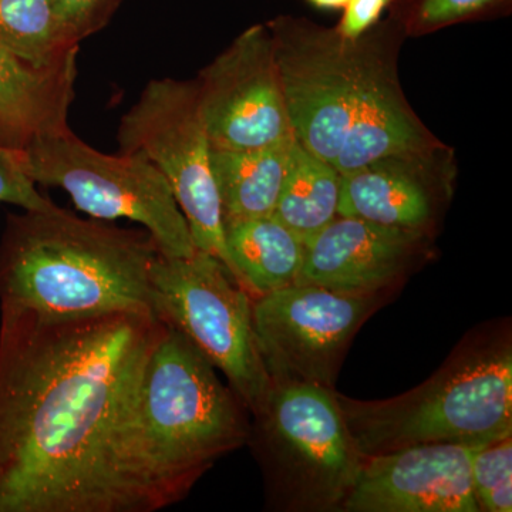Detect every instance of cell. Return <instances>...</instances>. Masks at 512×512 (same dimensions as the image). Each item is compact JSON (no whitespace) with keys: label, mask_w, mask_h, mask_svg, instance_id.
<instances>
[{"label":"cell","mask_w":512,"mask_h":512,"mask_svg":"<svg viewBox=\"0 0 512 512\" xmlns=\"http://www.w3.org/2000/svg\"><path fill=\"white\" fill-rule=\"evenodd\" d=\"M431 235L336 217L305 242L296 284L350 295H377L429 252Z\"/></svg>","instance_id":"5bb4252c"},{"label":"cell","mask_w":512,"mask_h":512,"mask_svg":"<svg viewBox=\"0 0 512 512\" xmlns=\"http://www.w3.org/2000/svg\"><path fill=\"white\" fill-rule=\"evenodd\" d=\"M377 301L302 284L252 299L256 346L271 383L333 389L350 340Z\"/></svg>","instance_id":"30bf717a"},{"label":"cell","mask_w":512,"mask_h":512,"mask_svg":"<svg viewBox=\"0 0 512 512\" xmlns=\"http://www.w3.org/2000/svg\"><path fill=\"white\" fill-rule=\"evenodd\" d=\"M154 315L180 332L217 370L251 414L271 389L252 323V298L207 252L157 255L151 268Z\"/></svg>","instance_id":"52a82bcc"},{"label":"cell","mask_w":512,"mask_h":512,"mask_svg":"<svg viewBox=\"0 0 512 512\" xmlns=\"http://www.w3.org/2000/svg\"><path fill=\"white\" fill-rule=\"evenodd\" d=\"M293 140L252 150L212 148L224 224L274 214Z\"/></svg>","instance_id":"e0dca14e"},{"label":"cell","mask_w":512,"mask_h":512,"mask_svg":"<svg viewBox=\"0 0 512 512\" xmlns=\"http://www.w3.org/2000/svg\"><path fill=\"white\" fill-rule=\"evenodd\" d=\"M466 444H416L363 458L342 511L478 512Z\"/></svg>","instance_id":"4fadbf2b"},{"label":"cell","mask_w":512,"mask_h":512,"mask_svg":"<svg viewBox=\"0 0 512 512\" xmlns=\"http://www.w3.org/2000/svg\"><path fill=\"white\" fill-rule=\"evenodd\" d=\"M266 26L293 137L340 175L441 143L400 86L397 56L406 35L393 15L357 39L296 16L281 15Z\"/></svg>","instance_id":"7a4b0ae2"},{"label":"cell","mask_w":512,"mask_h":512,"mask_svg":"<svg viewBox=\"0 0 512 512\" xmlns=\"http://www.w3.org/2000/svg\"><path fill=\"white\" fill-rule=\"evenodd\" d=\"M0 204L18 205L26 211H40L52 207V201L37 191L29 177L25 150H16L0 144Z\"/></svg>","instance_id":"7402d4cb"},{"label":"cell","mask_w":512,"mask_h":512,"mask_svg":"<svg viewBox=\"0 0 512 512\" xmlns=\"http://www.w3.org/2000/svg\"><path fill=\"white\" fill-rule=\"evenodd\" d=\"M394 0H349L336 32L346 39H357L382 20L383 13L390 9Z\"/></svg>","instance_id":"cb8c5ba5"},{"label":"cell","mask_w":512,"mask_h":512,"mask_svg":"<svg viewBox=\"0 0 512 512\" xmlns=\"http://www.w3.org/2000/svg\"><path fill=\"white\" fill-rule=\"evenodd\" d=\"M512 0H394L389 13L406 37H420L458 23L507 15Z\"/></svg>","instance_id":"ffe728a7"},{"label":"cell","mask_w":512,"mask_h":512,"mask_svg":"<svg viewBox=\"0 0 512 512\" xmlns=\"http://www.w3.org/2000/svg\"><path fill=\"white\" fill-rule=\"evenodd\" d=\"M25 154L33 183L62 188L94 220L138 222L164 255L197 251L170 184L143 153L109 156L66 128L37 138Z\"/></svg>","instance_id":"ba28073f"},{"label":"cell","mask_w":512,"mask_h":512,"mask_svg":"<svg viewBox=\"0 0 512 512\" xmlns=\"http://www.w3.org/2000/svg\"><path fill=\"white\" fill-rule=\"evenodd\" d=\"M251 439L276 494L298 510H340L362 467L335 389L271 383Z\"/></svg>","instance_id":"8992f818"},{"label":"cell","mask_w":512,"mask_h":512,"mask_svg":"<svg viewBox=\"0 0 512 512\" xmlns=\"http://www.w3.org/2000/svg\"><path fill=\"white\" fill-rule=\"evenodd\" d=\"M117 140L121 153H143L156 165L173 190L195 248L220 259L235 279L197 82L148 83L121 120Z\"/></svg>","instance_id":"9c48e42d"},{"label":"cell","mask_w":512,"mask_h":512,"mask_svg":"<svg viewBox=\"0 0 512 512\" xmlns=\"http://www.w3.org/2000/svg\"><path fill=\"white\" fill-rule=\"evenodd\" d=\"M309 5L323 10H343L349 0H305Z\"/></svg>","instance_id":"d4e9b609"},{"label":"cell","mask_w":512,"mask_h":512,"mask_svg":"<svg viewBox=\"0 0 512 512\" xmlns=\"http://www.w3.org/2000/svg\"><path fill=\"white\" fill-rule=\"evenodd\" d=\"M195 82L212 148L252 150L293 137L268 26L242 32Z\"/></svg>","instance_id":"8fae6325"},{"label":"cell","mask_w":512,"mask_h":512,"mask_svg":"<svg viewBox=\"0 0 512 512\" xmlns=\"http://www.w3.org/2000/svg\"><path fill=\"white\" fill-rule=\"evenodd\" d=\"M215 370L161 322L117 437L124 512L178 503L218 458L251 439L247 407Z\"/></svg>","instance_id":"3957f363"},{"label":"cell","mask_w":512,"mask_h":512,"mask_svg":"<svg viewBox=\"0 0 512 512\" xmlns=\"http://www.w3.org/2000/svg\"><path fill=\"white\" fill-rule=\"evenodd\" d=\"M0 306V512H124L117 437L161 320Z\"/></svg>","instance_id":"6da1fadb"},{"label":"cell","mask_w":512,"mask_h":512,"mask_svg":"<svg viewBox=\"0 0 512 512\" xmlns=\"http://www.w3.org/2000/svg\"><path fill=\"white\" fill-rule=\"evenodd\" d=\"M456 177L454 151L444 143L377 158L342 175L338 215L431 235Z\"/></svg>","instance_id":"7c38bea8"},{"label":"cell","mask_w":512,"mask_h":512,"mask_svg":"<svg viewBox=\"0 0 512 512\" xmlns=\"http://www.w3.org/2000/svg\"><path fill=\"white\" fill-rule=\"evenodd\" d=\"M0 45L36 67L76 57L77 45L53 0H0Z\"/></svg>","instance_id":"d6986e66"},{"label":"cell","mask_w":512,"mask_h":512,"mask_svg":"<svg viewBox=\"0 0 512 512\" xmlns=\"http://www.w3.org/2000/svg\"><path fill=\"white\" fill-rule=\"evenodd\" d=\"M148 232L83 220L52 205L10 222L0 248V305L46 318L151 313Z\"/></svg>","instance_id":"277c9868"},{"label":"cell","mask_w":512,"mask_h":512,"mask_svg":"<svg viewBox=\"0 0 512 512\" xmlns=\"http://www.w3.org/2000/svg\"><path fill=\"white\" fill-rule=\"evenodd\" d=\"M121 0H53L64 28L74 42L103 28L119 8Z\"/></svg>","instance_id":"603a6c76"},{"label":"cell","mask_w":512,"mask_h":512,"mask_svg":"<svg viewBox=\"0 0 512 512\" xmlns=\"http://www.w3.org/2000/svg\"><path fill=\"white\" fill-rule=\"evenodd\" d=\"M225 241L235 281L252 299L298 281L305 242L274 215L227 222Z\"/></svg>","instance_id":"2e32d148"},{"label":"cell","mask_w":512,"mask_h":512,"mask_svg":"<svg viewBox=\"0 0 512 512\" xmlns=\"http://www.w3.org/2000/svg\"><path fill=\"white\" fill-rule=\"evenodd\" d=\"M336 399L363 457L426 443L480 447L512 434V349L507 336L458 348L416 389L386 400Z\"/></svg>","instance_id":"5b68a950"},{"label":"cell","mask_w":512,"mask_h":512,"mask_svg":"<svg viewBox=\"0 0 512 512\" xmlns=\"http://www.w3.org/2000/svg\"><path fill=\"white\" fill-rule=\"evenodd\" d=\"M471 480L481 511H512V434L473 448Z\"/></svg>","instance_id":"44dd1931"},{"label":"cell","mask_w":512,"mask_h":512,"mask_svg":"<svg viewBox=\"0 0 512 512\" xmlns=\"http://www.w3.org/2000/svg\"><path fill=\"white\" fill-rule=\"evenodd\" d=\"M76 57L36 67L0 45V144L26 150L47 134L66 130Z\"/></svg>","instance_id":"9a60e30c"},{"label":"cell","mask_w":512,"mask_h":512,"mask_svg":"<svg viewBox=\"0 0 512 512\" xmlns=\"http://www.w3.org/2000/svg\"><path fill=\"white\" fill-rule=\"evenodd\" d=\"M342 175L322 158L293 140L274 217L303 242L338 217Z\"/></svg>","instance_id":"ac0fdd59"}]
</instances>
